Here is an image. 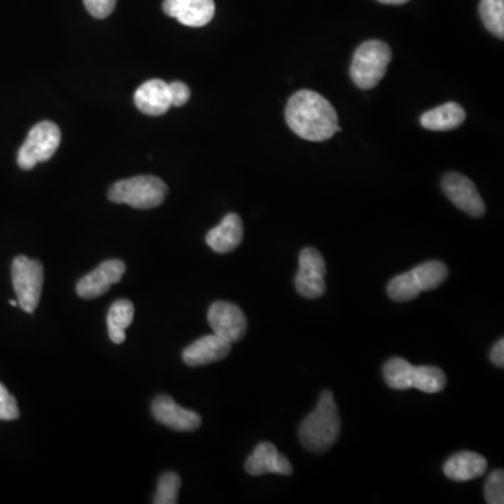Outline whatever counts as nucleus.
<instances>
[{
	"label": "nucleus",
	"mask_w": 504,
	"mask_h": 504,
	"mask_svg": "<svg viewBox=\"0 0 504 504\" xmlns=\"http://www.w3.org/2000/svg\"><path fill=\"white\" fill-rule=\"evenodd\" d=\"M300 268L294 277L297 293L306 299H318L326 291L325 260L316 248H304L300 252Z\"/></svg>",
	"instance_id": "nucleus-7"
},
{
	"label": "nucleus",
	"mask_w": 504,
	"mask_h": 504,
	"mask_svg": "<svg viewBox=\"0 0 504 504\" xmlns=\"http://www.w3.org/2000/svg\"><path fill=\"white\" fill-rule=\"evenodd\" d=\"M125 270L126 267L123 260H104L96 269L77 282V296L92 300L106 294L112 284H118L119 280L123 279Z\"/></svg>",
	"instance_id": "nucleus-10"
},
{
	"label": "nucleus",
	"mask_w": 504,
	"mask_h": 504,
	"mask_svg": "<svg viewBox=\"0 0 504 504\" xmlns=\"http://www.w3.org/2000/svg\"><path fill=\"white\" fill-rule=\"evenodd\" d=\"M170 97H172V106L182 107L189 101L191 90L182 82H172L168 84Z\"/></svg>",
	"instance_id": "nucleus-29"
},
{
	"label": "nucleus",
	"mask_w": 504,
	"mask_h": 504,
	"mask_svg": "<svg viewBox=\"0 0 504 504\" xmlns=\"http://www.w3.org/2000/svg\"><path fill=\"white\" fill-rule=\"evenodd\" d=\"M230 350L231 343L213 333L202 336L201 340H195L188 348H185L182 360L189 367L206 366L226 359L230 355Z\"/></svg>",
	"instance_id": "nucleus-13"
},
{
	"label": "nucleus",
	"mask_w": 504,
	"mask_h": 504,
	"mask_svg": "<svg viewBox=\"0 0 504 504\" xmlns=\"http://www.w3.org/2000/svg\"><path fill=\"white\" fill-rule=\"evenodd\" d=\"M180 488H181V478L175 472H165L160 476L156 491L155 504H175L179 501Z\"/></svg>",
	"instance_id": "nucleus-25"
},
{
	"label": "nucleus",
	"mask_w": 504,
	"mask_h": 504,
	"mask_svg": "<svg viewBox=\"0 0 504 504\" xmlns=\"http://www.w3.org/2000/svg\"><path fill=\"white\" fill-rule=\"evenodd\" d=\"M287 125L299 138L324 142L340 131L338 114L325 97L311 90H300L287 102Z\"/></svg>",
	"instance_id": "nucleus-1"
},
{
	"label": "nucleus",
	"mask_w": 504,
	"mask_h": 504,
	"mask_svg": "<svg viewBox=\"0 0 504 504\" xmlns=\"http://www.w3.org/2000/svg\"><path fill=\"white\" fill-rule=\"evenodd\" d=\"M167 194V185L163 180L153 175H138L112 185L108 189V199L114 204H125L146 211L160 206Z\"/></svg>",
	"instance_id": "nucleus-3"
},
{
	"label": "nucleus",
	"mask_w": 504,
	"mask_h": 504,
	"mask_svg": "<svg viewBox=\"0 0 504 504\" xmlns=\"http://www.w3.org/2000/svg\"><path fill=\"white\" fill-rule=\"evenodd\" d=\"M442 188L445 196L465 213H468L472 218L484 216L486 211L484 199L468 177L459 172H448L443 179Z\"/></svg>",
	"instance_id": "nucleus-8"
},
{
	"label": "nucleus",
	"mask_w": 504,
	"mask_h": 504,
	"mask_svg": "<svg viewBox=\"0 0 504 504\" xmlns=\"http://www.w3.org/2000/svg\"><path fill=\"white\" fill-rule=\"evenodd\" d=\"M488 469V461L478 452H461L445 461L443 471L448 479L467 482L479 478Z\"/></svg>",
	"instance_id": "nucleus-17"
},
{
	"label": "nucleus",
	"mask_w": 504,
	"mask_h": 504,
	"mask_svg": "<svg viewBox=\"0 0 504 504\" xmlns=\"http://www.w3.org/2000/svg\"><path fill=\"white\" fill-rule=\"evenodd\" d=\"M245 471L252 476L264 474L292 475L293 467L289 459L280 454L272 443L262 442L245 461Z\"/></svg>",
	"instance_id": "nucleus-14"
},
{
	"label": "nucleus",
	"mask_w": 504,
	"mask_h": 504,
	"mask_svg": "<svg viewBox=\"0 0 504 504\" xmlns=\"http://www.w3.org/2000/svg\"><path fill=\"white\" fill-rule=\"evenodd\" d=\"M135 106L146 116H163L172 108V97L168 83L164 80L152 79L143 83L135 92Z\"/></svg>",
	"instance_id": "nucleus-15"
},
{
	"label": "nucleus",
	"mask_w": 504,
	"mask_h": 504,
	"mask_svg": "<svg viewBox=\"0 0 504 504\" xmlns=\"http://www.w3.org/2000/svg\"><path fill=\"white\" fill-rule=\"evenodd\" d=\"M464 108L457 102H447L420 116V124L428 131H452L465 123Z\"/></svg>",
	"instance_id": "nucleus-18"
},
{
	"label": "nucleus",
	"mask_w": 504,
	"mask_h": 504,
	"mask_svg": "<svg viewBox=\"0 0 504 504\" xmlns=\"http://www.w3.org/2000/svg\"><path fill=\"white\" fill-rule=\"evenodd\" d=\"M152 415L156 422L162 423L175 432H192L199 428L202 418L198 413L182 408L172 396H158L152 404Z\"/></svg>",
	"instance_id": "nucleus-11"
},
{
	"label": "nucleus",
	"mask_w": 504,
	"mask_h": 504,
	"mask_svg": "<svg viewBox=\"0 0 504 504\" xmlns=\"http://www.w3.org/2000/svg\"><path fill=\"white\" fill-rule=\"evenodd\" d=\"M340 428V411L333 394L326 389L321 394L313 412L301 422L299 438L306 450L321 454L338 442Z\"/></svg>",
	"instance_id": "nucleus-2"
},
{
	"label": "nucleus",
	"mask_w": 504,
	"mask_h": 504,
	"mask_svg": "<svg viewBox=\"0 0 504 504\" xmlns=\"http://www.w3.org/2000/svg\"><path fill=\"white\" fill-rule=\"evenodd\" d=\"M208 323L216 335L228 342H238L247 332V318L240 307L228 301H216L208 311Z\"/></svg>",
	"instance_id": "nucleus-9"
},
{
	"label": "nucleus",
	"mask_w": 504,
	"mask_h": 504,
	"mask_svg": "<svg viewBox=\"0 0 504 504\" xmlns=\"http://www.w3.org/2000/svg\"><path fill=\"white\" fill-rule=\"evenodd\" d=\"M387 292H388L391 300L396 301V303H406V301L415 300L416 297L422 293V292L419 291V287L413 282L412 275L409 274V272L392 277L389 280L388 286H387Z\"/></svg>",
	"instance_id": "nucleus-24"
},
{
	"label": "nucleus",
	"mask_w": 504,
	"mask_h": 504,
	"mask_svg": "<svg viewBox=\"0 0 504 504\" xmlns=\"http://www.w3.org/2000/svg\"><path fill=\"white\" fill-rule=\"evenodd\" d=\"M135 316V307L132 301L121 299L109 307L108 316H107V326H108V336L112 343L121 345L125 342V330L133 321Z\"/></svg>",
	"instance_id": "nucleus-19"
},
{
	"label": "nucleus",
	"mask_w": 504,
	"mask_h": 504,
	"mask_svg": "<svg viewBox=\"0 0 504 504\" xmlns=\"http://www.w3.org/2000/svg\"><path fill=\"white\" fill-rule=\"evenodd\" d=\"M389 46L382 41H366L353 55L350 77L359 89L372 90L386 76L391 62Z\"/></svg>",
	"instance_id": "nucleus-4"
},
{
	"label": "nucleus",
	"mask_w": 504,
	"mask_h": 504,
	"mask_svg": "<svg viewBox=\"0 0 504 504\" xmlns=\"http://www.w3.org/2000/svg\"><path fill=\"white\" fill-rule=\"evenodd\" d=\"M163 11L188 27H204L211 23L216 6L213 0H164Z\"/></svg>",
	"instance_id": "nucleus-12"
},
{
	"label": "nucleus",
	"mask_w": 504,
	"mask_h": 504,
	"mask_svg": "<svg viewBox=\"0 0 504 504\" xmlns=\"http://www.w3.org/2000/svg\"><path fill=\"white\" fill-rule=\"evenodd\" d=\"M60 129L56 124L50 121L36 124L19 150L17 164L23 170H31L38 163L48 162L60 148Z\"/></svg>",
	"instance_id": "nucleus-6"
},
{
	"label": "nucleus",
	"mask_w": 504,
	"mask_h": 504,
	"mask_svg": "<svg viewBox=\"0 0 504 504\" xmlns=\"http://www.w3.org/2000/svg\"><path fill=\"white\" fill-rule=\"evenodd\" d=\"M413 282L420 292L435 291L444 284L448 277V269L440 260H428L409 270Z\"/></svg>",
	"instance_id": "nucleus-20"
},
{
	"label": "nucleus",
	"mask_w": 504,
	"mask_h": 504,
	"mask_svg": "<svg viewBox=\"0 0 504 504\" xmlns=\"http://www.w3.org/2000/svg\"><path fill=\"white\" fill-rule=\"evenodd\" d=\"M447 384V377L442 369L435 366L415 367L412 388L426 394H437L443 391Z\"/></svg>",
	"instance_id": "nucleus-22"
},
{
	"label": "nucleus",
	"mask_w": 504,
	"mask_h": 504,
	"mask_svg": "<svg viewBox=\"0 0 504 504\" xmlns=\"http://www.w3.org/2000/svg\"><path fill=\"white\" fill-rule=\"evenodd\" d=\"M484 500L489 504L504 503V472L501 469L492 472L486 479Z\"/></svg>",
	"instance_id": "nucleus-26"
},
{
	"label": "nucleus",
	"mask_w": 504,
	"mask_h": 504,
	"mask_svg": "<svg viewBox=\"0 0 504 504\" xmlns=\"http://www.w3.org/2000/svg\"><path fill=\"white\" fill-rule=\"evenodd\" d=\"M379 2L384 4H404L409 2V0H379Z\"/></svg>",
	"instance_id": "nucleus-31"
},
{
	"label": "nucleus",
	"mask_w": 504,
	"mask_h": 504,
	"mask_svg": "<svg viewBox=\"0 0 504 504\" xmlns=\"http://www.w3.org/2000/svg\"><path fill=\"white\" fill-rule=\"evenodd\" d=\"M243 236H244V228L240 216L228 213L224 216L220 224L212 228L206 235V244L218 254H228L241 244Z\"/></svg>",
	"instance_id": "nucleus-16"
},
{
	"label": "nucleus",
	"mask_w": 504,
	"mask_h": 504,
	"mask_svg": "<svg viewBox=\"0 0 504 504\" xmlns=\"http://www.w3.org/2000/svg\"><path fill=\"white\" fill-rule=\"evenodd\" d=\"M9 304H11V306H13V307L19 306V303H17V300H9Z\"/></svg>",
	"instance_id": "nucleus-32"
},
{
	"label": "nucleus",
	"mask_w": 504,
	"mask_h": 504,
	"mask_svg": "<svg viewBox=\"0 0 504 504\" xmlns=\"http://www.w3.org/2000/svg\"><path fill=\"white\" fill-rule=\"evenodd\" d=\"M479 14L484 27L499 38L504 36V0H482Z\"/></svg>",
	"instance_id": "nucleus-23"
},
{
	"label": "nucleus",
	"mask_w": 504,
	"mask_h": 504,
	"mask_svg": "<svg viewBox=\"0 0 504 504\" xmlns=\"http://www.w3.org/2000/svg\"><path fill=\"white\" fill-rule=\"evenodd\" d=\"M491 360L494 366L503 369L504 366V340H499L494 343L491 350Z\"/></svg>",
	"instance_id": "nucleus-30"
},
{
	"label": "nucleus",
	"mask_w": 504,
	"mask_h": 504,
	"mask_svg": "<svg viewBox=\"0 0 504 504\" xmlns=\"http://www.w3.org/2000/svg\"><path fill=\"white\" fill-rule=\"evenodd\" d=\"M87 12L96 19H106L114 12L116 0H83Z\"/></svg>",
	"instance_id": "nucleus-28"
},
{
	"label": "nucleus",
	"mask_w": 504,
	"mask_h": 504,
	"mask_svg": "<svg viewBox=\"0 0 504 504\" xmlns=\"http://www.w3.org/2000/svg\"><path fill=\"white\" fill-rule=\"evenodd\" d=\"M382 376L389 388L405 391L412 388L415 366L403 357H392L384 364Z\"/></svg>",
	"instance_id": "nucleus-21"
},
{
	"label": "nucleus",
	"mask_w": 504,
	"mask_h": 504,
	"mask_svg": "<svg viewBox=\"0 0 504 504\" xmlns=\"http://www.w3.org/2000/svg\"><path fill=\"white\" fill-rule=\"evenodd\" d=\"M12 280L17 303L27 314H33L40 304L44 286V267L40 260L19 255L12 264Z\"/></svg>",
	"instance_id": "nucleus-5"
},
{
	"label": "nucleus",
	"mask_w": 504,
	"mask_h": 504,
	"mask_svg": "<svg viewBox=\"0 0 504 504\" xmlns=\"http://www.w3.org/2000/svg\"><path fill=\"white\" fill-rule=\"evenodd\" d=\"M20 416L16 398L0 384V420H14Z\"/></svg>",
	"instance_id": "nucleus-27"
}]
</instances>
